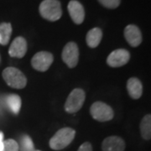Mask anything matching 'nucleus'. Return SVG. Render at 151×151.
<instances>
[{
    "instance_id": "2",
    "label": "nucleus",
    "mask_w": 151,
    "mask_h": 151,
    "mask_svg": "<svg viewBox=\"0 0 151 151\" xmlns=\"http://www.w3.org/2000/svg\"><path fill=\"white\" fill-rule=\"evenodd\" d=\"M39 11L40 15L49 21H56L62 16L61 5L58 0H44Z\"/></svg>"
},
{
    "instance_id": "8",
    "label": "nucleus",
    "mask_w": 151,
    "mask_h": 151,
    "mask_svg": "<svg viewBox=\"0 0 151 151\" xmlns=\"http://www.w3.org/2000/svg\"><path fill=\"white\" fill-rule=\"evenodd\" d=\"M130 59L129 52L124 49H118L111 52L107 58V64L111 67L117 68L126 65Z\"/></svg>"
},
{
    "instance_id": "14",
    "label": "nucleus",
    "mask_w": 151,
    "mask_h": 151,
    "mask_svg": "<svg viewBox=\"0 0 151 151\" xmlns=\"http://www.w3.org/2000/svg\"><path fill=\"white\" fill-rule=\"evenodd\" d=\"M102 38H103L102 29L100 28H93L86 34V45L90 48H96L99 45L102 40Z\"/></svg>"
},
{
    "instance_id": "7",
    "label": "nucleus",
    "mask_w": 151,
    "mask_h": 151,
    "mask_svg": "<svg viewBox=\"0 0 151 151\" xmlns=\"http://www.w3.org/2000/svg\"><path fill=\"white\" fill-rule=\"evenodd\" d=\"M54 61L53 55L47 51H40L35 55L31 59V65L39 71H46Z\"/></svg>"
},
{
    "instance_id": "9",
    "label": "nucleus",
    "mask_w": 151,
    "mask_h": 151,
    "mask_svg": "<svg viewBox=\"0 0 151 151\" xmlns=\"http://www.w3.org/2000/svg\"><path fill=\"white\" fill-rule=\"evenodd\" d=\"M27 52V41L24 37L19 36L11 44L9 54L11 57L23 58Z\"/></svg>"
},
{
    "instance_id": "22",
    "label": "nucleus",
    "mask_w": 151,
    "mask_h": 151,
    "mask_svg": "<svg viewBox=\"0 0 151 151\" xmlns=\"http://www.w3.org/2000/svg\"><path fill=\"white\" fill-rule=\"evenodd\" d=\"M4 147V134L0 132V151L3 150Z\"/></svg>"
},
{
    "instance_id": "3",
    "label": "nucleus",
    "mask_w": 151,
    "mask_h": 151,
    "mask_svg": "<svg viewBox=\"0 0 151 151\" xmlns=\"http://www.w3.org/2000/svg\"><path fill=\"white\" fill-rule=\"evenodd\" d=\"M3 78L11 87L15 89H23L27 84V78L24 74L17 68L7 67L3 70Z\"/></svg>"
},
{
    "instance_id": "21",
    "label": "nucleus",
    "mask_w": 151,
    "mask_h": 151,
    "mask_svg": "<svg viewBox=\"0 0 151 151\" xmlns=\"http://www.w3.org/2000/svg\"><path fill=\"white\" fill-rule=\"evenodd\" d=\"M77 151H92V146L89 142H85L79 147Z\"/></svg>"
},
{
    "instance_id": "5",
    "label": "nucleus",
    "mask_w": 151,
    "mask_h": 151,
    "mask_svg": "<svg viewBox=\"0 0 151 151\" xmlns=\"http://www.w3.org/2000/svg\"><path fill=\"white\" fill-rule=\"evenodd\" d=\"M92 117L98 122H108L113 119L114 113L113 108L103 102H96L90 108Z\"/></svg>"
},
{
    "instance_id": "23",
    "label": "nucleus",
    "mask_w": 151,
    "mask_h": 151,
    "mask_svg": "<svg viewBox=\"0 0 151 151\" xmlns=\"http://www.w3.org/2000/svg\"><path fill=\"white\" fill-rule=\"evenodd\" d=\"M37 151H40V150H37Z\"/></svg>"
},
{
    "instance_id": "11",
    "label": "nucleus",
    "mask_w": 151,
    "mask_h": 151,
    "mask_svg": "<svg viewBox=\"0 0 151 151\" xmlns=\"http://www.w3.org/2000/svg\"><path fill=\"white\" fill-rule=\"evenodd\" d=\"M124 37L127 42L133 47L139 46L142 42V34L140 29L134 24H129L124 29Z\"/></svg>"
},
{
    "instance_id": "10",
    "label": "nucleus",
    "mask_w": 151,
    "mask_h": 151,
    "mask_svg": "<svg viewBox=\"0 0 151 151\" xmlns=\"http://www.w3.org/2000/svg\"><path fill=\"white\" fill-rule=\"evenodd\" d=\"M67 8L72 21L76 24H82L85 19V10L81 3L76 0H71L69 2Z\"/></svg>"
},
{
    "instance_id": "16",
    "label": "nucleus",
    "mask_w": 151,
    "mask_h": 151,
    "mask_svg": "<svg viewBox=\"0 0 151 151\" xmlns=\"http://www.w3.org/2000/svg\"><path fill=\"white\" fill-rule=\"evenodd\" d=\"M12 35V25L10 23L0 24V45H6L9 42Z\"/></svg>"
},
{
    "instance_id": "6",
    "label": "nucleus",
    "mask_w": 151,
    "mask_h": 151,
    "mask_svg": "<svg viewBox=\"0 0 151 151\" xmlns=\"http://www.w3.org/2000/svg\"><path fill=\"white\" fill-rule=\"evenodd\" d=\"M61 57L69 68H74L79 61V49L75 42H69L62 50Z\"/></svg>"
},
{
    "instance_id": "12",
    "label": "nucleus",
    "mask_w": 151,
    "mask_h": 151,
    "mask_svg": "<svg viewBox=\"0 0 151 151\" xmlns=\"http://www.w3.org/2000/svg\"><path fill=\"white\" fill-rule=\"evenodd\" d=\"M102 150L103 151H124L125 142L119 136H110L103 140Z\"/></svg>"
},
{
    "instance_id": "18",
    "label": "nucleus",
    "mask_w": 151,
    "mask_h": 151,
    "mask_svg": "<svg viewBox=\"0 0 151 151\" xmlns=\"http://www.w3.org/2000/svg\"><path fill=\"white\" fill-rule=\"evenodd\" d=\"M2 151H19V145L14 139L4 140V147Z\"/></svg>"
},
{
    "instance_id": "17",
    "label": "nucleus",
    "mask_w": 151,
    "mask_h": 151,
    "mask_svg": "<svg viewBox=\"0 0 151 151\" xmlns=\"http://www.w3.org/2000/svg\"><path fill=\"white\" fill-rule=\"evenodd\" d=\"M8 107L14 114H18L21 108V98L17 94H10L6 98Z\"/></svg>"
},
{
    "instance_id": "13",
    "label": "nucleus",
    "mask_w": 151,
    "mask_h": 151,
    "mask_svg": "<svg viewBox=\"0 0 151 151\" xmlns=\"http://www.w3.org/2000/svg\"><path fill=\"white\" fill-rule=\"evenodd\" d=\"M127 91L133 99H139L143 93V85L140 80L131 77L127 81Z\"/></svg>"
},
{
    "instance_id": "4",
    "label": "nucleus",
    "mask_w": 151,
    "mask_h": 151,
    "mask_svg": "<svg viewBox=\"0 0 151 151\" xmlns=\"http://www.w3.org/2000/svg\"><path fill=\"white\" fill-rule=\"evenodd\" d=\"M86 93L81 88H76L70 92L65 103V110L68 113L78 112L85 102Z\"/></svg>"
},
{
    "instance_id": "15",
    "label": "nucleus",
    "mask_w": 151,
    "mask_h": 151,
    "mask_svg": "<svg viewBox=\"0 0 151 151\" xmlns=\"http://www.w3.org/2000/svg\"><path fill=\"white\" fill-rule=\"evenodd\" d=\"M141 136L145 140H150L151 138V116L145 115L140 122Z\"/></svg>"
},
{
    "instance_id": "20",
    "label": "nucleus",
    "mask_w": 151,
    "mask_h": 151,
    "mask_svg": "<svg viewBox=\"0 0 151 151\" xmlns=\"http://www.w3.org/2000/svg\"><path fill=\"white\" fill-rule=\"evenodd\" d=\"M98 2L107 9H116L120 4L121 0H98Z\"/></svg>"
},
{
    "instance_id": "1",
    "label": "nucleus",
    "mask_w": 151,
    "mask_h": 151,
    "mask_svg": "<svg viewBox=\"0 0 151 151\" xmlns=\"http://www.w3.org/2000/svg\"><path fill=\"white\" fill-rule=\"evenodd\" d=\"M76 131L71 128H63L58 130L50 140V147L54 150L65 149L74 139Z\"/></svg>"
},
{
    "instance_id": "19",
    "label": "nucleus",
    "mask_w": 151,
    "mask_h": 151,
    "mask_svg": "<svg viewBox=\"0 0 151 151\" xmlns=\"http://www.w3.org/2000/svg\"><path fill=\"white\" fill-rule=\"evenodd\" d=\"M22 148L24 151H34V145L31 139L28 136L24 135L21 139Z\"/></svg>"
}]
</instances>
